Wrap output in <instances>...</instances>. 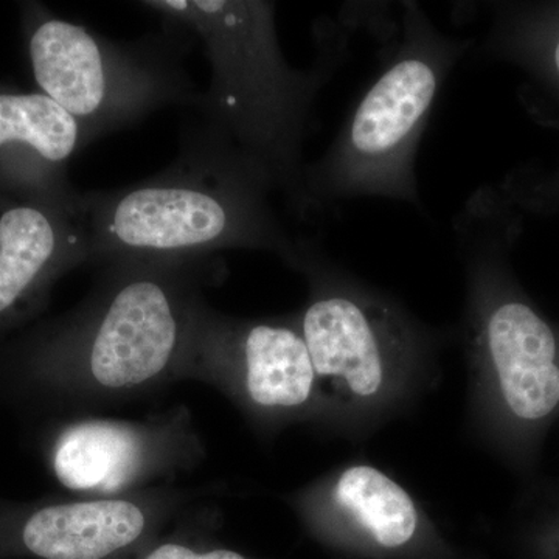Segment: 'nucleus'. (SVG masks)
<instances>
[{"instance_id": "obj_15", "label": "nucleus", "mask_w": 559, "mask_h": 559, "mask_svg": "<svg viewBox=\"0 0 559 559\" xmlns=\"http://www.w3.org/2000/svg\"><path fill=\"white\" fill-rule=\"evenodd\" d=\"M213 510H194L132 559H252L210 536Z\"/></svg>"}, {"instance_id": "obj_6", "label": "nucleus", "mask_w": 559, "mask_h": 559, "mask_svg": "<svg viewBox=\"0 0 559 559\" xmlns=\"http://www.w3.org/2000/svg\"><path fill=\"white\" fill-rule=\"evenodd\" d=\"M473 39L447 35L417 2L401 3L399 38L329 150L307 164L299 213L382 198L423 209L415 160L441 87Z\"/></svg>"}, {"instance_id": "obj_8", "label": "nucleus", "mask_w": 559, "mask_h": 559, "mask_svg": "<svg viewBox=\"0 0 559 559\" xmlns=\"http://www.w3.org/2000/svg\"><path fill=\"white\" fill-rule=\"evenodd\" d=\"M178 378L201 382L229 400L260 440H275L293 426L319 432L318 380L290 314L238 318L200 297L191 308Z\"/></svg>"}, {"instance_id": "obj_12", "label": "nucleus", "mask_w": 559, "mask_h": 559, "mask_svg": "<svg viewBox=\"0 0 559 559\" xmlns=\"http://www.w3.org/2000/svg\"><path fill=\"white\" fill-rule=\"evenodd\" d=\"M283 500L308 532L323 539L400 551L429 535L430 520L419 500L366 460L334 466Z\"/></svg>"}, {"instance_id": "obj_10", "label": "nucleus", "mask_w": 559, "mask_h": 559, "mask_svg": "<svg viewBox=\"0 0 559 559\" xmlns=\"http://www.w3.org/2000/svg\"><path fill=\"white\" fill-rule=\"evenodd\" d=\"M221 487H159L120 498H0V550L35 559H132Z\"/></svg>"}, {"instance_id": "obj_4", "label": "nucleus", "mask_w": 559, "mask_h": 559, "mask_svg": "<svg viewBox=\"0 0 559 559\" xmlns=\"http://www.w3.org/2000/svg\"><path fill=\"white\" fill-rule=\"evenodd\" d=\"M286 266L307 283L293 312L318 380L319 433L359 441L409 414L440 377L444 334L393 294L299 237Z\"/></svg>"}, {"instance_id": "obj_11", "label": "nucleus", "mask_w": 559, "mask_h": 559, "mask_svg": "<svg viewBox=\"0 0 559 559\" xmlns=\"http://www.w3.org/2000/svg\"><path fill=\"white\" fill-rule=\"evenodd\" d=\"M91 263L83 193L73 204L0 191V340L49 300L55 283Z\"/></svg>"}, {"instance_id": "obj_5", "label": "nucleus", "mask_w": 559, "mask_h": 559, "mask_svg": "<svg viewBox=\"0 0 559 559\" xmlns=\"http://www.w3.org/2000/svg\"><path fill=\"white\" fill-rule=\"evenodd\" d=\"M272 194L266 179L190 121L170 167L121 189L83 193L91 263L210 259L227 249L264 250L286 263L297 235Z\"/></svg>"}, {"instance_id": "obj_7", "label": "nucleus", "mask_w": 559, "mask_h": 559, "mask_svg": "<svg viewBox=\"0 0 559 559\" xmlns=\"http://www.w3.org/2000/svg\"><path fill=\"white\" fill-rule=\"evenodd\" d=\"M27 20L36 84L76 120L87 145L154 110L194 108L200 98L182 62L193 38L178 27L117 43L39 7Z\"/></svg>"}, {"instance_id": "obj_17", "label": "nucleus", "mask_w": 559, "mask_h": 559, "mask_svg": "<svg viewBox=\"0 0 559 559\" xmlns=\"http://www.w3.org/2000/svg\"><path fill=\"white\" fill-rule=\"evenodd\" d=\"M525 210L547 209L559 204V168L547 178L509 180Z\"/></svg>"}, {"instance_id": "obj_3", "label": "nucleus", "mask_w": 559, "mask_h": 559, "mask_svg": "<svg viewBox=\"0 0 559 559\" xmlns=\"http://www.w3.org/2000/svg\"><path fill=\"white\" fill-rule=\"evenodd\" d=\"M162 24L201 40L210 86L197 105L198 124L266 179L299 213L304 145L320 92L348 60L371 9L349 5L314 27L311 68L296 69L283 55L274 2L264 0H150L140 2Z\"/></svg>"}, {"instance_id": "obj_13", "label": "nucleus", "mask_w": 559, "mask_h": 559, "mask_svg": "<svg viewBox=\"0 0 559 559\" xmlns=\"http://www.w3.org/2000/svg\"><path fill=\"white\" fill-rule=\"evenodd\" d=\"M80 124L43 92L0 90V186L32 200L73 204L69 162L86 146Z\"/></svg>"}, {"instance_id": "obj_16", "label": "nucleus", "mask_w": 559, "mask_h": 559, "mask_svg": "<svg viewBox=\"0 0 559 559\" xmlns=\"http://www.w3.org/2000/svg\"><path fill=\"white\" fill-rule=\"evenodd\" d=\"M516 509L527 513L533 527L544 536L559 540V480L527 481Z\"/></svg>"}, {"instance_id": "obj_2", "label": "nucleus", "mask_w": 559, "mask_h": 559, "mask_svg": "<svg viewBox=\"0 0 559 559\" xmlns=\"http://www.w3.org/2000/svg\"><path fill=\"white\" fill-rule=\"evenodd\" d=\"M524 210L509 183L484 186L463 204L452 230L465 278L460 331L469 432L530 481L559 418V323L514 272Z\"/></svg>"}, {"instance_id": "obj_9", "label": "nucleus", "mask_w": 559, "mask_h": 559, "mask_svg": "<svg viewBox=\"0 0 559 559\" xmlns=\"http://www.w3.org/2000/svg\"><path fill=\"white\" fill-rule=\"evenodd\" d=\"M36 450L66 495L120 498L175 485L207 459L186 404L127 419L73 415L39 421Z\"/></svg>"}, {"instance_id": "obj_1", "label": "nucleus", "mask_w": 559, "mask_h": 559, "mask_svg": "<svg viewBox=\"0 0 559 559\" xmlns=\"http://www.w3.org/2000/svg\"><path fill=\"white\" fill-rule=\"evenodd\" d=\"M219 257L105 261L72 310L0 345V404L25 417L100 415L179 382L191 308Z\"/></svg>"}, {"instance_id": "obj_14", "label": "nucleus", "mask_w": 559, "mask_h": 559, "mask_svg": "<svg viewBox=\"0 0 559 559\" xmlns=\"http://www.w3.org/2000/svg\"><path fill=\"white\" fill-rule=\"evenodd\" d=\"M479 51L516 66L536 98L559 109V2H492Z\"/></svg>"}]
</instances>
